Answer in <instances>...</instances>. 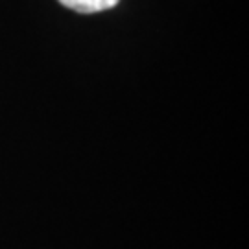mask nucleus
Returning a JSON list of instances; mask_svg holds the SVG:
<instances>
[{"instance_id": "obj_1", "label": "nucleus", "mask_w": 249, "mask_h": 249, "mask_svg": "<svg viewBox=\"0 0 249 249\" xmlns=\"http://www.w3.org/2000/svg\"><path fill=\"white\" fill-rule=\"evenodd\" d=\"M118 2L120 0H59L61 6L72 9V11L83 13V15L100 13V11H106V9H113Z\"/></svg>"}]
</instances>
